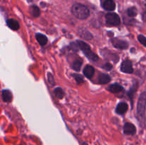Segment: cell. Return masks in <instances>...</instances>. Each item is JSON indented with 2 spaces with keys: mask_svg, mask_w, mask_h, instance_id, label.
<instances>
[{
  "mask_svg": "<svg viewBox=\"0 0 146 145\" xmlns=\"http://www.w3.org/2000/svg\"><path fill=\"white\" fill-rule=\"evenodd\" d=\"M146 109V92L141 94L137 105V117L141 125H144L145 122Z\"/></svg>",
  "mask_w": 146,
  "mask_h": 145,
  "instance_id": "1",
  "label": "cell"
},
{
  "mask_svg": "<svg viewBox=\"0 0 146 145\" xmlns=\"http://www.w3.org/2000/svg\"><path fill=\"white\" fill-rule=\"evenodd\" d=\"M71 12L78 19H86L90 14L88 7L81 4H75L71 8Z\"/></svg>",
  "mask_w": 146,
  "mask_h": 145,
  "instance_id": "2",
  "label": "cell"
},
{
  "mask_svg": "<svg viewBox=\"0 0 146 145\" xmlns=\"http://www.w3.org/2000/svg\"><path fill=\"white\" fill-rule=\"evenodd\" d=\"M76 45L77 46L83 51V53L85 54L86 56L88 59L94 61V62H96V61H98V55H97L95 53H94L91 51L90 46L86 44V43L84 42V41H78L76 42Z\"/></svg>",
  "mask_w": 146,
  "mask_h": 145,
  "instance_id": "3",
  "label": "cell"
},
{
  "mask_svg": "<svg viewBox=\"0 0 146 145\" xmlns=\"http://www.w3.org/2000/svg\"><path fill=\"white\" fill-rule=\"evenodd\" d=\"M106 20L108 25L118 26L121 24V18L118 14L115 13H108L106 15Z\"/></svg>",
  "mask_w": 146,
  "mask_h": 145,
  "instance_id": "4",
  "label": "cell"
},
{
  "mask_svg": "<svg viewBox=\"0 0 146 145\" xmlns=\"http://www.w3.org/2000/svg\"><path fill=\"white\" fill-rule=\"evenodd\" d=\"M121 71H123V72H125V73H132L133 72V68L131 61H128V60L124 61L122 63V64H121Z\"/></svg>",
  "mask_w": 146,
  "mask_h": 145,
  "instance_id": "5",
  "label": "cell"
},
{
  "mask_svg": "<svg viewBox=\"0 0 146 145\" xmlns=\"http://www.w3.org/2000/svg\"><path fill=\"white\" fill-rule=\"evenodd\" d=\"M123 132L126 135H133L136 132V128L132 123L127 122L123 126Z\"/></svg>",
  "mask_w": 146,
  "mask_h": 145,
  "instance_id": "6",
  "label": "cell"
},
{
  "mask_svg": "<svg viewBox=\"0 0 146 145\" xmlns=\"http://www.w3.org/2000/svg\"><path fill=\"white\" fill-rule=\"evenodd\" d=\"M113 45L115 48H118V49H126L128 47V43L125 41H122V40L114 39L112 41Z\"/></svg>",
  "mask_w": 146,
  "mask_h": 145,
  "instance_id": "7",
  "label": "cell"
},
{
  "mask_svg": "<svg viewBox=\"0 0 146 145\" xmlns=\"http://www.w3.org/2000/svg\"><path fill=\"white\" fill-rule=\"evenodd\" d=\"M94 73H95V69H94V68L92 65H87L84 68V74L85 75V76L86 77V78L91 79V78H93Z\"/></svg>",
  "mask_w": 146,
  "mask_h": 145,
  "instance_id": "8",
  "label": "cell"
},
{
  "mask_svg": "<svg viewBox=\"0 0 146 145\" xmlns=\"http://www.w3.org/2000/svg\"><path fill=\"white\" fill-rule=\"evenodd\" d=\"M78 35L83 38H85L86 40H91L93 38V36L89 31L86 28H81L78 30Z\"/></svg>",
  "mask_w": 146,
  "mask_h": 145,
  "instance_id": "9",
  "label": "cell"
},
{
  "mask_svg": "<svg viewBox=\"0 0 146 145\" xmlns=\"http://www.w3.org/2000/svg\"><path fill=\"white\" fill-rule=\"evenodd\" d=\"M103 8L107 11H113L115 8V4L113 0H106L103 3Z\"/></svg>",
  "mask_w": 146,
  "mask_h": 145,
  "instance_id": "10",
  "label": "cell"
},
{
  "mask_svg": "<svg viewBox=\"0 0 146 145\" xmlns=\"http://www.w3.org/2000/svg\"><path fill=\"white\" fill-rule=\"evenodd\" d=\"M128 105L125 102H121V103L118 104L116 107V109H115V112H117L119 115H123L128 110Z\"/></svg>",
  "mask_w": 146,
  "mask_h": 145,
  "instance_id": "11",
  "label": "cell"
},
{
  "mask_svg": "<svg viewBox=\"0 0 146 145\" xmlns=\"http://www.w3.org/2000/svg\"><path fill=\"white\" fill-rule=\"evenodd\" d=\"M1 97L4 102H10L12 100V94L9 90H4L1 92Z\"/></svg>",
  "mask_w": 146,
  "mask_h": 145,
  "instance_id": "12",
  "label": "cell"
},
{
  "mask_svg": "<svg viewBox=\"0 0 146 145\" xmlns=\"http://www.w3.org/2000/svg\"><path fill=\"white\" fill-rule=\"evenodd\" d=\"M7 24L11 29L14 30V31H17L19 28V24L18 21L13 18H10L7 21Z\"/></svg>",
  "mask_w": 146,
  "mask_h": 145,
  "instance_id": "13",
  "label": "cell"
},
{
  "mask_svg": "<svg viewBox=\"0 0 146 145\" xmlns=\"http://www.w3.org/2000/svg\"><path fill=\"white\" fill-rule=\"evenodd\" d=\"M108 90H109L110 92H113V93H117V92H119L121 91H122L123 90V88L119 84H113V85H111L108 88Z\"/></svg>",
  "mask_w": 146,
  "mask_h": 145,
  "instance_id": "14",
  "label": "cell"
},
{
  "mask_svg": "<svg viewBox=\"0 0 146 145\" xmlns=\"http://www.w3.org/2000/svg\"><path fill=\"white\" fill-rule=\"evenodd\" d=\"M111 81V77L108 74L102 73L98 77V82L100 84H106Z\"/></svg>",
  "mask_w": 146,
  "mask_h": 145,
  "instance_id": "15",
  "label": "cell"
},
{
  "mask_svg": "<svg viewBox=\"0 0 146 145\" xmlns=\"http://www.w3.org/2000/svg\"><path fill=\"white\" fill-rule=\"evenodd\" d=\"M36 38L37 41L41 45H45L47 44V42H48V39H47L46 37L41 34H37L36 35Z\"/></svg>",
  "mask_w": 146,
  "mask_h": 145,
  "instance_id": "16",
  "label": "cell"
},
{
  "mask_svg": "<svg viewBox=\"0 0 146 145\" xmlns=\"http://www.w3.org/2000/svg\"><path fill=\"white\" fill-rule=\"evenodd\" d=\"M54 94H55L56 97V98H58V99H62V98L64 97V95H65L64 90L61 88H56V89L54 90Z\"/></svg>",
  "mask_w": 146,
  "mask_h": 145,
  "instance_id": "17",
  "label": "cell"
},
{
  "mask_svg": "<svg viewBox=\"0 0 146 145\" xmlns=\"http://www.w3.org/2000/svg\"><path fill=\"white\" fill-rule=\"evenodd\" d=\"M30 13H31V15L34 17H37L40 15V10L36 6H33L30 8Z\"/></svg>",
  "mask_w": 146,
  "mask_h": 145,
  "instance_id": "18",
  "label": "cell"
},
{
  "mask_svg": "<svg viewBox=\"0 0 146 145\" xmlns=\"http://www.w3.org/2000/svg\"><path fill=\"white\" fill-rule=\"evenodd\" d=\"M82 61L81 60H76V61H74V64H73V69L75 70L76 71H79L81 69V67L82 65Z\"/></svg>",
  "mask_w": 146,
  "mask_h": 145,
  "instance_id": "19",
  "label": "cell"
},
{
  "mask_svg": "<svg viewBox=\"0 0 146 145\" xmlns=\"http://www.w3.org/2000/svg\"><path fill=\"white\" fill-rule=\"evenodd\" d=\"M137 13H138V11H137V9L135 7H131L127 10V14L131 17L135 16L137 15Z\"/></svg>",
  "mask_w": 146,
  "mask_h": 145,
  "instance_id": "20",
  "label": "cell"
},
{
  "mask_svg": "<svg viewBox=\"0 0 146 145\" xmlns=\"http://www.w3.org/2000/svg\"><path fill=\"white\" fill-rule=\"evenodd\" d=\"M138 41H140V43H141V44H143L144 46L146 47V37H145L143 35H139L138 36Z\"/></svg>",
  "mask_w": 146,
  "mask_h": 145,
  "instance_id": "21",
  "label": "cell"
},
{
  "mask_svg": "<svg viewBox=\"0 0 146 145\" xmlns=\"http://www.w3.org/2000/svg\"><path fill=\"white\" fill-rule=\"evenodd\" d=\"M74 78H75L76 80L78 82V84H81L82 82H84V80H83L82 77L79 75H74Z\"/></svg>",
  "mask_w": 146,
  "mask_h": 145,
  "instance_id": "22",
  "label": "cell"
},
{
  "mask_svg": "<svg viewBox=\"0 0 146 145\" xmlns=\"http://www.w3.org/2000/svg\"><path fill=\"white\" fill-rule=\"evenodd\" d=\"M48 82L51 84V85H54V83H55L54 78H53V75H51V73L48 74Z\"/></svg>",
  "mask_w": 146,
  "mask_h": 145,
  "instance_id": "23",
  "label": "cell"
},
{
  "mask_svg": "<svg viewBox=\"0 0 146 145\" xmlns=\"http://www.w3.org/2000/svg\"><path fill=\"white\" fill-rule=\"evenodd\" d=\"M104 68L105 70H106V71H110V70L112 69V65H111V64H109V63H107V64H106L105 65H104Z\"/></svg>",
  "mask_w": 146,
  "mask_h": 145,
  "instance_id": "24",
  "label": "cell"
},
{
  "mask_svg": "<svg viewBox=\"0 0 146 145\" xmlns=\"http://www.w3.org/2000/svg\"><path fill=\"white\" fill-rule=\"evenodd\" d=\"M143 21H145V22H146V11L143 13Z\"/></svg>",
  "mask_w": 146,
  "mask_h": 145,
  "instance_id": "25",
  "label": "cell"
},
{
  "mask_svg": "<svg viewBox=\"0 0 146 145\" xmlns=\"http://www.w3.org/2000/svg\"><path fill=\"white\" fill-rule=\"evenodd\" d=\"M142 2H143V4L144 7L146 8V0H142Z\"/></svg>",
  "mask_w": 146,
  "mask_h": 145,
  "instance_id": "26",
  "label": "cell"
}]
</instances>
